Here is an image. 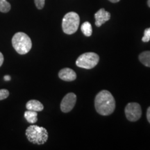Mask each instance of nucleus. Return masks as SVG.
<instances>
[{
  "instance_id": "1",
  "label": "nucleus",
  "mask_w": 150,
  "mask_h": 150,
  "mask_svg": "<svg viewBox=\"0 0 150 150\" xmlns=\"http://www.w3.org/2000/svg\"><path fill=\"white\" fill-rule=\"evenodd\" d=\"M95 107L100 115H109L115 110V99L109 91H100L95 97Z\"/></svg>"
},
{
  "instance_id": "2",
  "label": "nucleus",
  "mask_w": 150,
  "mask_h": 150,
  "mask_svg": "<svg viewBox=\"0 0 150 150\" xmlns=\"http://www.w3.org/2000/svg\"><path fill=\"white\" fill-rule=\"evenodd\" d=\"M28 140L33 144L43 145L48 139V132L45 128L37 125H31L26 130Z\"/></svg>"
},
{
  "instance_id": "3",
  "label": "nucleus",
  "mask_w": 150,
  "mask_h": 150,
  "mask_svg": "<svg viewBox=\"0 0 150 150\" xmlns=\"http://www.w3.org/2000/svg\"><path fill=\"white\" fill-rule=\"evenodd\" d=\"M12 45L19 54H26L32 47V42L28 35L23 32H18L12 38Z\"/></svg>"
},
{
  "instance_id": "4",
  "label": "nucleus",
  "mask_w": 150,
  "mask_h": 150,
  "mask_svg": "<svg viewBox=\"0 0 150 150\" xmlns=\"http://www.w3.org/2000/svg\"><path fill=\"white\" fill-rule=\"evenodd\" d=\"M80 18L75 12H69L65 15L62 21V28L63 32L66 34H73L77 31L79 26Z\"/></svg>"
},
{
  "instance_id": "5",
  "label": "nucleus",
  "mask_w": 150,
  "mask_h": 150,
  "mask_svg": "<svg viewBox=\"0 0 150 150\" xmlns=\"http://www.w3.org/2000/svg\"><path fill=\"white\" fill-rule=\"evenodd\" d=\"M99 56L94 52H86L78 57L76 61V66L84 69H92L99 63Z\"/></svg>"
},
{
  "instance_id": "6",
  "label": "nucleus",
  "mask_w": 150,
  "mask_h": 150,
  "mask_svg": "<svg viewBox=\"0 0 150 150\" xmlns=\"http://www.w3.org/2000/svg\"><path fill=\"white\" fill-rule=\"evenodd\" d=\"M125 115L130 122H136L142 115V110L140 104L136 102L129 103L125 107Z\"/></svg>"
},
{
  "instance_id": "7",
  "label": "nucleus",
  "mask_w": 150,
  "mask_h": 150,
  "mask_svg": "<svg viewBox=\"0 0 150 150\" xmlns=\"http://www.w3.org/2000/svg\"><path fill=\"white\" fill-rule=\"evenodd\" d=\"M76 102V96L74 93L67 94L62 99L61 103V109L63 112H68L72 110Z\"/></svg>"
},
{
  "instance_id": "8",
  "label": "nucleus",
  "mask_w": 150,
  "mask_h": 150,
  "mask_svg": "<svg viewBox=\"0 0 150 150\" xmlns=\"http://www.w3.org/2000/svg\"><path fill=\"white\" fill-rule=\"evenodd\" d=\"M95 25L97 27H101L103 24L108 21L110 18V13L108 11H105L104 8H101L95 13Z\"/></svg>"
},
{
  "instance_id": "9",
  "label": "nucleus",
  "mask_w": 150,
  "mask_h": 150,
  "mask_svg": "<svg viewBox=\"0 0 150 150\" xmlns=\"http://www.w3.org/2000/svg\"><path fill=\"white\" fill-rule=\"evenodd\" d=\"M59 76L61 79L65 81H72L76 79V72L72 69L63 68L59 71Z\"/></svg>"
},
{
  "instance_id": "10",
  "label": "nucleus",
  "mask_w": 150,
  "mask_h": 150,
  "mask_svg": "<svg viewBox=\"0 0 150 150\" xmlns=\"http://www.w3.org/2000/svg\"><path fill=\"white\" fill-rule=\"evenodd\" d=\"M26 108L27 110H33V111H42L44 108V106H43L42 103L38 100H35V99H32L30 100L26 104Z\"/></svg>"
},
{
  "instance_id": "11",
  "label": "nucleus",
  "mask_w": 150,
  "mask_h": 150,
  "mask_svg": "<svg viewBox=\"0 0 150 150\" xmlns=\"http://www.w3.org/2000/svg\"><path fill=\"white\" fill-rule=\"evenodd\" d=\"M24 117L29 123L34 124L38 121V113L36 111L27 110L24 112Z\"/></svg>"
},
{
  "instance_id": "12",
  "label": "nucleus",
  "mask_w": 150,
  "mask_h": 150,
  "mask_svg": "<svg viewBox=\"0 0 150 150\" xmlns=\"http://www.w3.org/2000/svg\"><path fill=\"white\" fill-rule=\"evenodd\" d=\"M139 60L145 66L150 67V51L142 52L139 55Z\"/></svg>"
},
{
  "instance_id": "13",
  "label": "nucleus",
  "mask_w": 150,
  "mask_h": 150,
  "mask_svg": "<svg viewBox=\"0 0 150 150\" xmlns=\"http://www.w3.org/2000/svg\"><path fill=\"white\" fill-rule=\"evenodd\" d=\"M81 30L82 33L87 37L91 36L93 33L92 25L89 22H85L82 24L81 27Z\"/></svg>"
},
{
  "instance_id": "14",
  "label": "nucleus",
  "mask_w": 150,
  "mask_h": 150,
  "mask_svg": "<svg viewBox=\"0 0 150 150\" xmlns=\"http://www.w3.org/2000/svg\"><path fill=\"white\" fill-rule=\"evenodd\" d=\"M11 6L6 0H0V12L8 13L11 10Z\"/></svg>"
},
{
  "instance_id": "15",
  "label": "nucleus",
  "mask_w": 150,
  "mask_h": 150,
  "mask_svg": "<svg viewBox=\"0 0 150 150\" xmlns=\"http://www.w3.org/2000/svg\"><path fill=\"white\" fill-rule=\"evenodd\" d=\"M150 40V27L147 28L144 31V35L142 37V40L144 42H149Z\"/></svg>"
},
{
  "instance_id": "16",
  "label": "nucleus",
  "mask_w": 150,
  "mask_h": 150,
  "mask_svg": "<svg viewBox=\"0 0 150 150\" xmlns=\"http://www.w3.org/2000/svg\"><path fill=\"white\" fill-rule=\"evenodd\" d=\"M9 95V91L6 89L0 90V100L6 99Z\"/></svg>"
},
{
  "instance_id": "17",
  "label": "nucleus",
  "mask_w": 150,
  "mask_h": 150,
  "mask_svg": "<svg viewBox=\"0 0 150 150\" xmlns=\"http://www.w3.org/2000/svg\"><path fill=\"white\" fill-rule=\"evenodd\" d=\"M35 4L36 6L38 9H42L45 6V0H34Z\"/></svg>"
},
{
  "instance_id": "18",
  "label": "nucleus",
  "mask_w": 150,
  "mask_h": 150,
  "mask_svg": "<svg viewBox=\"0 0 150 150\" xmlns=\"http://www.w3.org/2000/svg\"><path fill=\"white\" fill-rule=\"evenodd\" d=\"M4 56L1 52H0V67L4 63Z\"/></svg>"
},
{
  "instance_id": "19",
  "label": "nucleus",
  "mask_w": 150,
  "mask_h": 150,
  "mask_svg": "<svg viewBox=\"0 0 150 150\" xmlns=\"http://www.w3.org/2000/svg\"><path fill=\"white\" fill-rule=\"evenodd\" d=\"M147 118L148 122L150 123V106L148 108L147 111Z\"/></svg>"
},
{
  "instance_id": "20",
  "label": "nucleus",
  "mask_w": 150,
  "mask_h": 150,
  "mask_svg": "<svg viewBox=\"0 0 150 150\" xmlns=\"http://www.w3.org/2000/svg\"><path fill=\"white\" fill-rule=\"evenodd\" d=\"M4 79L5 81H10L11 77L9 75H6V76H4Z\"/></svg>"
},
{
  "instance_id": "21",
  "label": "nucleus",
  "mask_w": 150,
  "mask_h": 150,
  "mask_svg": "<svg viewBox=\"0 0 150 150\" xmlns=\"http://www.w3.org/2000/svg\"><path fill=\"white\" fill-rule=\"evenodd\" d=\"M108 1H110V2H112V3H117V2H118V1H120V0H108Z\"/></svg>"
},
{
  "instance_id": "22",
  "label": "nucleus",
  "mask_w": 150,
  "mask_h": 150,
  "mask_svg": "<svg viewBox=\"0 0 150 150\" xmlns=\"http://www.w3.org/2000/svg\"><path fill=\"white\" fill-rule=\"evenodd\" d=\"M147 5L149 6V7H150V0H147Z\"/></svg>"
}]
</instances>
